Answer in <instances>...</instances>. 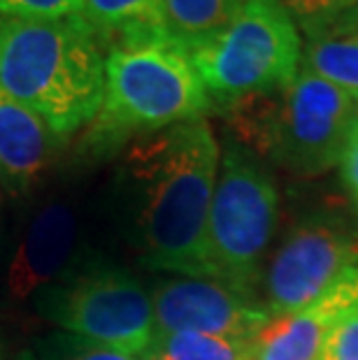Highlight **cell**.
Masks as SVG:
<instances>
[{
	"label": "cell",
	"instance_id": "obj_1",
	"mask_svg": "<svg viewBox=\"0 0 358 360\" xmlns=\"http://www.w3.org/2000/svg\"><path fill=\"white\" fill-rule=\"evenodd\" d=\"M221 149L205 119L138 137L124 174L138 193L140 254L151 270L207 279L205 237Z\"/></svg>",
	"mask_w": 358,
	"mask_h": 360
},
{
	"label": "cell",
	"instance_id": "obj_2",
	"mask_svg": "<svg viewBox=\"0 0 358 360\" xmlns=\"http://www.w3.org/2000/svg\"><path fill=\"white\" fill-rule=\"evenodd\" d=\"M0 86L30 107L60 142L96 119L105 53L87 24L0 17Z\"/></svg>",
	"mask_w": 358,
	"mask_h": 360
},
{
	"label": "cell",
	"instance_id": "obj_3",
	"mask_svg": "<svg viewBox=\"0 0 358 360\" xmlns=\"http://www.w3.org/2000/svg\"><path fill=\"white\" fill-rule=\"evenodd\" d=\"M210 105L191 56L170 35L112 44L105 51L103 103L87 126V144L94 154H108L131 137L203 119Z\"/></svg>",
	"mask_w": 358,
	"mask_h": 360
},
{
	"label": "cell",
	"instance_id": "obj_4",
	"mask_svg": "<svg viewBox=\"0 0 358 360\" xmlns=\"http://www.w3.org/2000/svg\"><path fill=\"white\" fill-rule=\"evenodd\" d=\"M356 101L302 70L275 94L226 107L240 147L268 156L298 177H317L340 163L354 126Z\"/></svg>",
	"mask_w": 358,
	"mask_h": 360
},
{
	"label": "cell",
	"instance_id": "obj_5",
	"mask_svg": "<svg viewBox=\"0 0 358 360\" xmlns=\"http://www.w3.org/2000/svg\"><path fill=\"white\" fill-rule=\"evenodd\" d=\"M188 56L210 101L226 110L288 86L302 68V37L277 0H247L231 26Z\"/></svg>",
	"mask_w": 358,
	"mask_h": 360
},
{
	"label": "cell",
	"instance_id": "obj_6",
	"mask_svg": "<svg viewBox=\"0 0 358 360\" xmlns=\"http://www.w3.org/2000/svg\"><path fill=\"white\" fill-rule=\"evenodd\" d=\"M277 217L279 193L275 179L249 149L231 142L221 151L207 217V279L254 295L261 279V258L275 235Z\"/></svg>",
	"mask_w": 358,
	"mask_h": 360
},
{
	"label": "cell",
	"instance_id": "obj_7",
	"mask_svg": "<svg viewBox=\"0 0 358 360\" xmlns=\"http://www.w3.org/2000/svg\"><path fill=\"white\" fill-rule=\"evenodd\" d=\"M49 316L91 347L144 356L156 340L154 302L124 270H94L54 290Z\"/></svg>",
	"mask_w": 358,
	"mask_h": 360
},
{
	"label": "cell",
	"instance_id": "obj_8",
	"mask_svg": "<svg viewBox=\"0 0 358 360\" xmlns=\"http://www.w3.org/2000/svg\"><path fill=\"white\" fill-rule=\"evenodd\" d=\"M358 267V240L324 221L293 228L265 272V307L272 316L317 302Z\"/></svg>",
	"mask_w": 358,
	"mask_h": 360
},
{
	"label": "cell",
	"instance_id": "obj_9",
	"mask_svg": "<svg viewBox=\"0 0 358 360\" xmlns=\"http://www.w3.org/2000/svg\"><path fill=\"white\" fill-rule=\"evenodd\" d=\"M151 302L156 333H200L251 342L272 319L254 295L215 279H167L158 283Z\"/></svg>",
	"mask_w": 358,
	"mask_h": 360
},
{
	"label": "cell",
	"instance_id": "obj_10",
	"mask_svg": "<svg viewBox=\"0 0 358 360\" xmlns=\"http://www.w3.org/2000/svg\"><path fill=\"white\" fill-rule=\"evenodd\" d=\"M358 311V267L317 302L272 316L251 340V360H319L326 337Z\"/></svg>",
	"mask_w": 358,
	"mask_h": 360
},
{
	"label": "cell",
	"instance_id": "obj_11",
	"mask_svg": "<svg viewBox=\"0 0 358 360\" xmlns=\"http://www.w3.org/2000/svg\"><path fill=\"white\" fill-rule=\"evenodd\" d=\"M77 240V217L68 205L51 202L37 212L21 237L7 270V290L24 300L54 281L70 260Z\"/></svg>",
	"mask_w": 358,
	"mask_h": 360
},
{
	"label": "cell",
	"instance_id": "obj_12",
	"mask_svg": "<svg viewBox=\"0 0 358 360\" xmlns=\"http://www.w3.org/2000/svg\"><path fill=\"white\" fill-rule=\"evenodd\" d=\"M58 137L37 114L0 86V181L26 191L54 154Z\"/></svg>",
	"mask_w": 358,
	"mask_h": 360
},
{
	"label": "cell",
	"instance_id": "obj_13",
	"mask_svg": "<svg viewBox=\"0 0 358 360\" xmlns=\"http://www.w3.org/2000/svg\"><path fill=\"white\" fill-rule=\"evenodd\" d=\"M302 70L335 89L358 98V12H349L338 24L307 35L302 44Z\"/></svg>",
	"mask_w": 358,
	"mask_h": 360
},
{
	"label": "cell",
	"instance_id": "obj_14",
	"mask_svg": "<svg viewBox=\"0 0 358 360\" xmlns=\"http://www.w3.org/2000/svg\"><path fill=\"white\" fill-rule=\"evenodd\" d=\"M79 19L96 37L103 53L112 44L167 33L161 0H84Z\"/></svg>",
	"mask_w": 358,
	"mask_h": 360
},
{
	"label": "cell",
	"instance_id": "obj_15",
	"mask_svg": "<svg viewBox=\"0 0 358 360\" xmlns=\"http://www.w3.org/2000/svg\"><path fill=\"white\" fill-rule=\"evenodd\" d=\"M247 0H161L163 26L186 51L231 26Z\"/></svg>",
	"mask_w": 358,
	"mask_h": 360
},
{
	"label": "cell",
	"instance_id": "obj_16",
	"mask_svg": "<svg viewBox=\"0 0 358 360\" xmlns=\"http://www.w3.org/2000/svg\"><path fill=\"white\" fill-rule=\"evenodd\" d=\"M149 351L167 360H251V342L200 333H156Z\"/></svg>",
	"mask_w": 358,
	"mask_h": 360
},
{
	"label": "cell",
	"instance_id": "obj_17",
	"mask_svg": "<svg viewBox=\"0 0 358 360\" xmlns=\"http://www.w3.org/2000/svg\"><path fill=\"white\" fill-rule=\"evenodd\" d=\"M291 14L305 35H314L319 30L338 24L342 17L354 12L358 0H277Z\"/></svg>",
	"mask_w": 358,
	"mask_h": 360
},
{
	"label": "cell",
	"instance_id": "obj_18",
	"mask_svg": "<svg viewBox=\"0 0 358 360\" xmlns=\"http://www.w3.org/2000/svg\"><path fill=\"white\" fill-rule=\"evenodd\" d=\"M84 0H0V17L68 19L82 12Z\"/></svg>",
	"mask_w": 358,
	"mask_h": 360
},
{
	"label": "cell",
	"instance_id": "obj_19",
	"mask_svg": "<svg viewBox=\"0 0 358 360\" xmlns=\"http://www.w3.org/2000/svg\"><path fill=\"white\" fill-rule=\"evenodd\" d=\"M319 360H358V311L328 333Z\"/></svg>",
	"mask_w": 358,
	"mask_h": 360
},
{
	"label": "cell",
	"instance_id": "obj_20",
	"mask_svg": "<svg viewBox=\"0 0 358 360\" xmlns=\"http://www.w3.org/2000/svg\"><path fill=\"white\" fill-rule=\"evenodd\" d=\"M340 174H342V184L349 191L352 200L358 205V135H352L347 142L345 151H342L340 158Z\"/></svg>",
	"mask_w": 358,
	"mask_h": 360
},
{
	"label": "cell",
	"instance_id": "obj_21",
	"mask_svg": "<svg viewBox=\"0 0 358 360\" xmlns=\"http://www.w3.org/2000/svg\"><path fill=\"white\" fill-rule=\"evenodd\" d=\"M68 360H142V356H131V354H121L114 349H103V347H89L79 351V354L70 356Z\"/></svg>",
	"mask_w": 358,
	"mask_h": 360
},
{
	"label": "cell",
	"instance_id": "obj_22",
	"mask_svg": "<svg viewBox=\"0 0 358 360\" xmlns=\"http://www.w3.org/2000/svg\"><path fill=\"white\" fill-rule=\"evenodd\" d=\"M352 135H358V98H356V107H354V126H352Z\"/></svg>",
	"mask_w": 358,
	"mask_h": 360
},
{
	"label": "cell",
	"instance_id": "obj_23",
	"mask_svg": "<svg viewBox=\"0 0 358 360\" xmlns=\"http://www.w3.org/2000/svg\"><path fill=\"white\" fill-rule=\"evenodd\" d=\"M142 360H167V358H163V356H158L156 351H147V354L142 356Z\"/></svg>",
	"mask_w": 358,
	"mask_h": 360
},
{
	"label": "cell",
	"instance_id": "obj_24",
	"mask_svg": "<svg viewBox=\"0 0 358 360\" xmlns=\"http://www.w3.org/2000/svg\"><path fill=\"white\" fill-rule=\"evenodd\" d=\"M0 360H3V351H0Z\"/></svg>",
	"mask_w": 358,
	"mask_h": 360
},
{
	"label": "cell",
	"instance_id": "obj_25",
	"mask_svg": "<svg viewBox=\"0 0 358 360\" xmlns=\"http://www.w3.org/2000/svg\"><path fill=\"white\" fill-rule=\"evenodd\" d=\"M356 12H358V7H356Z\"/></svg>",
	"mask_w": 358,
	"mask_h": 360
}]
</instances>
